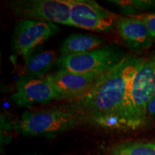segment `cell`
<instances>
[{"mask_svg":"<svg viewBox=\"0 0 155 155\" xmlns=\"http://www.w3.org/2000/svg\"><path fill=\"white\" fill-rule=\"evenodd\" d=\"M147 114L155 119V95L151 98L147 105Z\"/></svg>","mask_w":155,"mask_h":155,"instance_id":"obj_16","label":"cell"},{"mask_svg":"<svg viewBox=\"0 0 155 155\" xmlns=\"http://www.w3.org/2000/svg\"><path fill=\"white\" fill-rule=\"evenodd\" d=\"M105 40L90 34L73 33L65 38L60 46L61 56L84 53L105 46Z\"/></svg>","mask_w":155,"mask_h":155,"instance_id":"obj_12","label":"cell"},{"mask_svg":"<svg viewBox=\"0 0 155 155\" xmlns=\"http://www.w3.org/2000/svg\"><path fill=\"white\" fill-rule=\"evenodd\" d=\"M54 23L32 19H21L15 25L12 37L15 53L25 57L59 32Z\"/></svg>","mask_w":155,"mask_h":155,"instance_id":"obj_7","label":"cell"},{"mask_svg":"<svg viewBox=\"0 0 155 155\" xmlns=\"http://www.w3.org/2000/svg\"><path fill=\"white\" fill-rule=\"evenodd\" d=\"M7 6L14 15L22 19L71 26L69 0H13Z\"/></svg>","mask_w":155,"mask_h":155,"instance_id":"obj_5","label":"cell"},{"mask_svg":"<svg viewBox=\"0 0 155 155\" xmlns=\"http://www.w3.org/2000/svg\"><path fill=\"white\" fill-rule=\"evenodd\" d=\"M79 125L68 112L59 106L25 111L15 124L19 134L25 137L51 138Z\"/></svg>","mask_w":155,"mask_h":155,"instance_id":"obj_3","label":"cell"},{"mask_svg":"<svg viewBox=\"0 0 155 155\" xmlns=\"http://www.w3.org/2000/svg\"><path fill=\"white\" fill-rule=\"evenodd\" d=\"M138 59L127 55L103 73L86 94L58 106L71 114L78 124L111 131L131 130L127 87Z\"/></svg>","mask_w":155,"mask_h":155,"instance_id":"obj_1","label":"cell"},{"mask_svg":"<svg viewBox=\"0 0 155 155\" xmlns=\"http://www.w3.org/2000/svg\"><path fill=\"white\" fill-rule=\"evenodd\" d=\"M116 28L124 44L135 53L150 48L154 40L144 21L135 16L120 17Z\"/></svg>","mask_w":155,"mask_h":155,"instance_id":"obj_10","label":"cell"},{"mask_svg":"<svg viewBox=\"0 0 155 155\" xmlns=\"http://www.w3.org/2000/svg\"><path fill=\"white\" fill-rule=\"evenodd\" d=\"M71 27L98 32L116 28L120 16L92 0H69Z\"/></svg>","mask_w":155,"mask_h":155,"instance_id":"obj_6","label":"cell"},{"mask_svg":"<svg viewBox=\"0 0 155 155\" xmlns=\"http://www.w3.org/2000/svg\"><path fill=\"white\" fill-rule=\"evenodd\" d=\"M155 95V62L139 58L129 79L127 104L131 130L147 124V105Z\"/></svg>","mask_w":155,"mask_h":155,"instance_id":"obj_2","label":"cell"},{"mask_svg":"<svg viewBox=\"0 0 155 155\" xmlns=\"http://www.w3.org/2000/svg\"><path fill=\"white\" fill-rule=\"evenodd\" d=\"M107 2L116 6L127 17L134 16L141 12L155 9V0H111Z\"/></svg>","mask_w":155,"mask_h":155,"instance_id":"obj_13","label":"cell"},{"mask_svg":"<svg viewBox=\"0 0 155 155\" xmlns=\"http://www.w3.org/2000/svg\"><path fill=\"white\" fill-rule=\"evenodd\" d=\"M19 107L30 108L35 104H49L59 101V97L47 75L22 76L16 82V91L10 96Z\"/></svg>","mask_w":155,"mask_h":155,"instance_id":"obj_8","label":"cell"},{"mask_svg":"<svg viewBox=\"0 0 155 155\" xmlns=\"http://www.w3.org/2000/svg\"><path fill=\"white\" fill-rule=\"evenodd\" d=\"M126 56L121 48L112 43L87 53L61 56L55 65L61 71L75 73L104 72Z\"/></svg>","mask_w":155,"mask_h":155,"instance_id":"obj_4","label":"cell"},{"mask_svg":"<svg viewBox=\"0 0 155 155\" xmlns=\"http://www.w3.org/2000/svg\"><path fill=\"white\" fill-rule=\"evenodd\" d=\"M151 58H152V60L155 62V51L154 52V53H153V55L152 57H151Z\"/></svg>","mask_w":155,"mask_h":155,"instance_id":"obj_17","label":"cell"},{"mask_svg":"<svg viewBox=\"0 0 155 155\" xmlns=\"http://www.w3.org/2000/svg\"><path fill=\"white\" fill-rule=\"evenodd\" d=\"M135 17L140 18L144 21L146 26L150 31L151 35L155 40V13L145 15H137Z\"/></svg>","mask_w":155,"mask_h":155,"instance_id":"obj_15","label":"cell"},{"mask_svg":"<svg viewBox=\"0 0 155 155\" xmlns=\"http://www.w3.org/2000/svg\"><path fill=\"white\" fill-rule=\"evenodd\" d=\"M113 155H155V142H127L112 148Z\"/></svg>","mask_w":155,"mask_h":155,"instance_id":"obj_14","label":"cell"},{"mask_svg":"<svg viewBox=\"0 0 155 155\" xmlns=\"http://www.w3.org/2000/svg\"><path fill=\"white\" fill-rule=\"evenodd\" d=\"M104 72L75 73L58 70L47 76L57 92L59 101H67L86 94Z\"/></svg>","mask_w":155,"mask_h":155,"instance_id":"obj_9","label":"cell"},{"mask_svg":"<svg viewBox=\"0 0 155 155\" xmlns=\"http://www.w3.org/2000/svg\"><path fill=\"white\" fill-rule=\"evenodd\" d=\"M24 58L23 72L29 77L46 76L59 58L53 50H35Z\"/></svg>","mask_w":155,"mask_h":155,"instance_id":"obj_11","label":"cell"}]
</instances>
